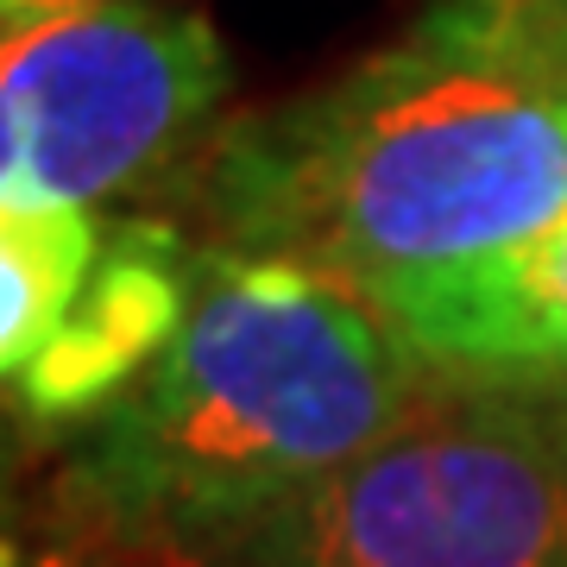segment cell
<instances>
[{
	"mask_svg": "<svg viewBox=\"0 0 567 567\" xmlns=\"http://www.w3.org/2000/svg\"><path fill=\"white\" fill-rule=\"evenodd\" d=\"M511 13L524 25L529 58L543 63V76L567 95V7H555V0H511Z\"/></svg>",
	"mask_w": 567,
	"mask_h": 567,
	"instance_id": "8",
	"label": "cell"
},
{
	"mask_svg": "<svg viewBox=\"0 0 567 567\" xmlns=\"http://www.w3.org/2000/svg\"><path fill=\"white\" fill-rule=\"evenodd\" d=\"M89 0H0V32H20V25L58 20V13H76Z\"/></svg>",
	"mask_w": 567,
	"mask_h": 567,
	"instance_id": "9",
	"label": "cell"
},
{
	"mask_svg": "<svg viewBox=\"0 0 567 567\" xmlns=\"http://www.w3.org/2000/svg\"><path fill=\"white\" fill-rule=\"evenodd\" d=\"M555 7H567V0H555Z\"/></svg>",
	"mask_w": 567,
	"mask_h": 567,
	"instance_id": "11",
	"label": "cell"
},
{
	"mask_svg": "<svg viewBox=\"0 0 567 567\" xmlns=\"http://www.w3.org/2000/svg\"><path fill=\"white\" fill-rule=\"evenodd\" d=\"M0 567H25V561H20V548L7 543V536H0Z\"/></svg>",
	"mask_w": 567,
	"mask_h": 567,
	"instance_id": "10",
	"label": "cell"
},
{
	"mask_svg": "<svg viewBox=\"0 0 567 567\" xmlns=\"http://www.w3.org/2000/svg\"><path fill=\"white\" fill-rule=\"evenodd\" d=\"M385 316L442 372L473 379L567 372V215L511 252L461 265L385 303Z\"/></svg>",
	"mask_w": 567,
	"mask_h": 567,
	"instance_id": "6",
	"label": "cell"
},
{
	"mask_svg": "<svg viewBox=\"0 0 567 567\" xmlns=\"http://www.w3.org/2000/svg\"><path fill=\"white\" fill-rule=\"evenodd\" d=\"M215 215L385 309L567 215V95L511 0H442L341 82L246 121Z\"/></svg>",
	"mask_w": 567,
	"mask_h": 567,
	"instance_id": "1",
	"label": "cell"
},
{
	"mask_svg": "<svg viewBox=\"0 0 567 567\" xmlns=\"http://www.w3.org/2000/svg\"><path fill=\"white\" fill-rule=\"evenodd\" d=\"M227 89L196 13L89 0L0 39V203L82 208L177 158Z\"/></svg>",
	"mask_w": 567,
	"mask_h": 567,
	"instance_id": "4",
	"label": "cell"
},
{
	"mask_svg": "<svg viewBox=\"0 0 567 567\" xmlns=\"http://www.w3.org/2000/svg\"><path fill=\"white\" fill-rule=\"evenodd\" d=\"M183 316V265L164 227H114L82 278L76 303L63 309L58 334L25 365V404L44 423L102 416L121 391H133L177 341Z\"/></svg>",
	"mask_w": 567,
	"mask_h": 567,
	"instance_id": "5",
	"label": "cell"
},
{
	"mask_svg": "<svg viewBox=\"0 0 567 567\" xmlns=\"http://www.w3.org/2000/svg\"><path fill=\"white\" fill-rule=\"evenodd\" d=\"M208 567H567V391L442 372Z\"/></svg>",
	"mask_w": 567,
	"mask_h": 567,
	"instance_id": "3",
	"label": "cell"
},
{
	"mask_svg": "<svg viewBox=\"0 0 567 567\" xmlns=\"http://www.w3.org/2000/svg\"><path fill=\"white\" fill-rule=\"evenodd\" d=\"M435 365L365 290L271 252L203 259L177 341L70 454L63 505L133 567H208L360 461Z\"/></svg>",
	"mask_w": 567,
	"mask_h": 567,
	"instance_id": "2",
	"label": "cell"
},
{
	"mask_svg": "<svg viewBox=\"0 0 567 567\" xmlns=\"http://www.w3.org/2000/svg\"><path fill=\"white\" fill-rule=\"evenodd\" d=\"M102 227L82 208H13L0 203V379L25 372L58 334L95 271Z\"/></svg>",
	"mask_w": 567,
	"mask_h": 567,
	"instance_id": "7",
	"label": "cell"
}]
</instances>
